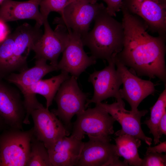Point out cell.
I'll return each instance as SVG.
<instances>
[{
	"label": "cell",
	"instance_id": "6da1fadb",
	"mask_svg": "<svg viewBox=\"0 0 166 166\" xmlns=\"http://www.w3.org/2000/svg\"><path fill=\"white\" fill-rule=\"evenodd\" d=\"M124 40L123 48L116 58L138 75L157 77L166 84L165 37H155L138 16L121 8Z\"/></svg>",
	"mask_w": 166,
	"mask_h": 166
},
{
	"label": "cell",
	"instance_id": "7a4b0ae2",
	"mask_svg": "<svg viewBox=\"0 0 166 166\" xmlns=\"http://www.w3.org/2000/svg\"><path fill=\"white\" fill-rule=\"evenodd\" d=\"M92 30L81 37L84 46L96 59L113 60L121 51L124 32L122 24L107 13L106 8L95 18Z\"/></svg>",
	"mask_w": 166,
	"mask_h": 166
},
{
	"label": "cell",
	"instance_id": "3957f363",
	"mask_svg": "<svg viewBox=\"0 0 166 166\" xmlns=\"http://www.w3.org/2000/svg\"><path fill=\"white\" fill-rule=\"evenodd\" d=\"M71 136L81 140L87 135L89 139L109 141L110 135L114 133L115 120L103 108L97 104L77 114Z\"/></svg>",
	"mask_w": 166,
	"mask_h": 166
},
{
	"label": "cell",
	"instance_id": "277c9868",
	"mask_svg": "<svg viewBox=\"0 0 166 166\" xmlns=\"http://www.w3.org/2000/svg\"><path fill=\"white\" fill-rule=\"evenodd\" d=\"M33 128L24 131L8 127L0 134V166H26L33 136Z\"/></svg>",
	"mask_w": 166,
	"mask_h": 166
},
{
	"label": "cell",
	"instance_id": "5b68a950",
	"mask_svg": "<svg viewBox=\"0 0 166 166\" xmlns=\"http://www.w3.org/2000/svg\"><path fill=\"white\" fill-rule=\"evenodd\" d=\"M77 78L72 76L62 83L54 98L57 108L51 111L64 122L69 130L72 117L85 110L88 96L80 89Z\"/></svg>",
	"mask_w": 166,
	"mask_h": 166
},
{
	"label": "cell",
	"instance_id": "8992f818",
	"mask_svg": "<svg viewBox=\"0 0 166 166\" xmlns=\"http://www.w3.org/2000/svg\"><path fill=\"white\" fill-rule=\"evenodd\" d=\"M106 7L97 2L77 1L72 3L63 10L60 17L54 20L53 24L65 25L81 37L89 29L92 22Z\"/></svg>",
	"mask_w": 166,
	"mask_h": 166
},
{
	"label": "cell",
	"instance_id": "52a82bcc",
	"mask_svg": "<svg viewBox=\"0 0 166 166\" xmlns=\"http://www.w3.org/2000/svg\"><path fill=\"white\" fill-rule=\"evenodd\" d=\"M121 8L140 18L152 32L166 37V0H123Z\"/></svg>",
	"mask_w": 166,
	"mask_h": 166
},
{
	"label": "cell",
	"instance_id": "ba28073f",
	"mask_svg": "<svg viewBox=\"0 0 166 166\" xmlns=\"http://www.w3.org/2000/svg\"><path fill=\"white\" fill-rule=\"evenodd\" d=\"M13 34L14 46L7 69L8 75L28 68V57L34 44L43 34L41 27L35 24L33 26L27 23L18 27Z\"/></svg>",
	"mask_w": 166,
	"mask_h": 166
},
{
	"label": "cell",
	"instance_id": "9c48e42d",
	"mask_svg": "<svg viewBox=\"0 0 166 166\" xmlns=\"http://www.w3.org/2000/svg\"><path fill=\"white\" fill-rule=\"evenodd\" d=\"M43 25L44 33L33 48L35 53L34 58L49 61V64L57 67L58 57L69 41V32L66 26L61 24H58L53 30L47 19L44 20Z\"/></svg>",
	"mask_w": 166,
	"mask_h": 166
},
{
	"label": "cell",
	"instance_id": "30bf717a",
	"mask_svg": "<svg viewBox=\"0 0 166 166\" xmlns=\"http://www.w3.org/2000/svg\"><path fill=\"white\" fill-rule=\"evenodd\" d=\"M30 116L34 123V135L43 143L47 149L70 134L69 131L57 117L42 105L34 110Z\"/></svg>",
	"mask_w": 166,
	"mask_h": 166
},
{
	"label": "cell",
	"instance_id": "8fae6325",
	"mask_svg": "<svg viewBox=\"0 0 166 166\" xmlns=\"http://www.w3.org/2000/svg\"><path fill=\"white\" fill-rule=\"evenodd\" d=\"M89 139L84 143L76 166H128L119 159L116 145L108 141Z\"/></svg>",
	"mask_w": 166,
	"mask_h": 166
},
{
	"label": "cell",
	"instance_id": "7c38bea8",
	"mask_svg": "<svg viewBox=\"0 0 166 166\" xmlns=\"http://www.w3.org/2000/svg\"><path fill=\"white\" fill-rule=\"evenodd\" d=\"M114 58L103 69L95 71L89 75L88 80L93 85L94 94L91 99L87 100L86 108L91 103L98 104L111 97L115 98L117 101L123 100L119 92L122 83L115 69Z\"/></svg>",
	"mask_w": 166,
	"mask_h": 166
},
{
	"label": "cell",
	"instance_id": "4fadbf2b",
	"mask_svg": "<svg viewBox=\"0 0 166 166\" xmlns=\"http://www.w3.org/2000/svg\"><path fill=\"white\" fill-rule=\"evenodd\" d=\"M114 61L117 70L123 85V88L119 90L121 97L128 102L131 107V110L136 112L141 102L148 96L154 93L156 91L155 85L150 81L142 79L134 75L116 56Z\"/></svg>",
	"mask_w": 166,
	"mask_h": 166
},
{
	"label": "cell",
	"instance_id": "5bb4252c",
	"mask_svg": "<svg viewBox=\"0 0 166 166\" xmlns=\"http://www.w3.org/2000/svg\"><path fill=\"white\" fill-rule=\"evenodd\" d=\"M97 104L105 109L121 126L115 134L117 136L127 134L136 137L150 146L152 139L144 134L141 126V119L148 112L147 110L133 112L127 110L123 101L112 104L99 103Z\"/></svg>",
	"mask_w": 166,
	"mask_h": 166
},
{
	"label": "cell",
	"instance_id": "9a60e30c",
	"mask_svg": "<svg viewBox=\"0 0 166 166\" xmlns=\"http://www.w3.org/2000/svg\"><path fill=\"white\" fill-rule=\"evenodd\" d=\"M69 34L68 43L58 63V70L66 72L77 77L89 66L96 64V60L85 52L81 37L67 29Z\"/></svg>",
	"mask_w": 166,
	"mask_h": 166
},
{
	"label": "cell",
	"instance_id": "2e32d148",
	"mask_svg": "<svg viewBox=\"0 0 166 166\" xmlns=\"http://www.w3.org/2000/svg\"><path fill=\"white\" fill-rule=\"evenodd\" d=\"M69 74L66 72L61 71L57 75L47 79H42L21 91L23 97L26 112L25 121H29L31 112L42 105L38 100L36 95L39 94L45 98L46 100V108L49 109L61 84L70 77Z\"/></svg>",
	"mask_w": 166,
	"mask_h": 166
},
{
	"label": "cell",
	"instance_id": "e0dca14e",
	"mask_svg": "<svg viewBox=\"0 0 166 166\" xmlns=\"http://www.w3.org/2000/svg\"><path fill=\"white\" fill-rule=\"evenodd\" d=\"M26 113L19 91L0 82V115L6 124L9 127L23 130Z\"/></svg>",
	"mask_w": 166,
	"mask_h": 166
},
{
	"label": "cell",
	"instance_id": "ac0fdd59",
	"mask_svg": "<svg viewBox=\"0 0 166 166\" xmlns=\"http://www.w3.org/2000/svg\"><path fill=\"white\" fill-rule=\"evenodd\" d=\"M41 1L4 0L0 5V19L6 22L22 19H32L36 21V25L41 27L44 22L39 10Z\"/></svg>",
	"mask_w": 166,
	"mask_h": 166
},
{
	"label": "cell",
	"instance_id": "d6986e66",
	"mask_svg": "<svg viewBox=\"0 0 166 166\" xmlns=\"http://www.w3.org/2000/svg\"><path fill=\"white\" fill-rule=\"evenodd\" d=\"M84 142L65 136L47 149L52 166H76Z\"/></svg>",
	"mask_w": 166,
	"mask_h": 166
},
{
	"label": "cell",
	"instance_id": "ffe728a7",
	"mask_svg": "<svg viewBox=\"0 0 166 166\" xmlns=\"http://www.w3.org/2000/svg\"><path fill=\"white\" fill-rule=\"evenodd\" d=\"M44 59H36L35 65L18 73L9 75L7 80L16 86L21 91L37 82L48 73L58 70L57 67L48 64Z\"/></svg>",
	"mask_w": 166,
	"mask_h": 166
},
{
	"label": "cell",
	"instance_id": "44dd1931",
	"mask_svg": "<svg viewBox=\"0 0 166 166\" xmlns=\"http://www.w3.org/2000/svg\"><path fill=\"white\" fill-rule=\"evenodd\" d=\"M120 156L128 166H141L142 159L139 156L138 149L141 145V140L127 134L119 135L115 139Z\"/></svg>",
	"mask_w": 166,
	"mask_h": 166
},
{
	"label": "cell",
	"instance_id": "7402d4cb",
	"mask_svg": "<svg viewBox=\"0 0 166 166\" xmlns=\"http://www.w3.org/2000/svg\"><path fill=\"white\" fill-rule=\"evenodd\" d=\"M166 88L160 94L157 101L150 109V118L144 121V124H146L149 129L150 133L154 137V142L156 144L160 142L161 137L158 132L159 122L164 113L166 112Z\"/></svg>",
	"mask_w": 166,
	"mask_h": 166
},
{
	"label": "cell",
	"instance_id": "603a6c76",
	"mask_svg": "<svg viewBox=\"0 0 166 166\" xmlns=\"http://www.w3.org/2000/svg\"><path fill=\"white\" fill-rule=\"evenodd\" d=\"M26 166H52L47 149L33 135L31 149Z\"/></svg>",
	"mask_w": 166,
	"mask_h": 166
},
{
	"label": "cell",
	"instance_id": "cb8c5ba5",
	"mask_svg": "<svg viewBox=\"0 0 166 166\" xmlns=\"http://www.w3.org/2000/svg\"><path fill=\"white\" fill-rule=\"evenodd\" d=\"M79 1L91 2H97L96 0H42L39 10L44 21L48 18L50 12H56L61 14L67 6L74 2Z\"/></svg>",
	"mask_w": 166,
	"mask_h": 166
},
{
	"label": "cell",
	"instance_id": "d4e9b609",
	"mask_svg": "<svg viewBox=\"0 0 166 166\" xmlns=\"http://www.w3.org/2000/svg\"><path fill=\"white\" fill-rule=\"evenodd\" d=\"M14 46L13 34L0 43V74H7V69L12 58Z\"/></svg>",
	"mask_w": 166,
	"mask_h": 166
},
{
	"label": "cell",
	"instance_id": "484cf974",
	"mask_svg": "<svg viewBox=\"0 0 166 166\" xmlns=\"http://www.w3.org/2000/svg\"><path fill=\"white\" fill-rule=\"evenodd\" d=\"M166 155L156 152H146L141 166H165Z\"/></svg>",
	"mask_w": 166,
	"mask_h": 166
},
{
	"label": "cell",
	"instance_id": "4316f807",
	"mask_svg": "<svg viewBox=\"0 0 166 166\" xmlns=\"http://www.w3.org/2000/svg\"><path fill=\"white\" fill-rule=\"evenodd\" d=\"M101 0L105 2L107 13L111 16H115L116 13L121 10L123 0H96L97 1Z\"/></svg>",
	"mask_w": 166,
	"mask_h": 166
},
{
	"label": "cell",
	"instance_id": "83f0119b",
	"mask_svg": "<svg viewBox=\"0 0 166 166\" xmlns=\"http://www.w3.org/2000/svg\"><path fill=\"white\" fill-rule=\"evenodd\" d=\"M6 23L0 19V43L5 40L10 34Z\"/></svg>",
	"mask_w": 166,
	"mask_h": 166
},
{
	"label": "cell",
	"instance_id": "f1b7e54d",
	"mask_svg": "<svg viewBox=\"0 0 166 166\" xmlns=\"http://www.w3.org/2000/svg\"><path fill=\"white\" fill-rule=\"evenodd\" d=\"M166 152V142L164 141L161 142L160 144L153 147L149 146L147 148L146 152H156L161 153Z\"/></svg>",
	"mask_w": 166,
	"mask_h": 166
},
{
	"label": "cell",
	"instance_id": "f546056e",
	"mask_svg": "<svg viewBox=\"0 0 166 166\" xmlns=\"http://www.w3.org/2000/svg\"><path fill=\"white\" fill-rule=\"evenodd\" d=\"M158 132L161 137L162 135H166V112L164 114L159 122Z\"/></svg>",
	"mask_w": 166,
	"mask_h": 166
},
{
	"label": "cell",
	"instance_id": "4dcf8cb0",
	"mask_svg": "<svg viewBox=\"0 0 166 166\" xmlns=\"http://www.w3.org/2000/svg\"><path fill=\"white\" fill-rule=\"evenodd\" d=\"M8 127H9L6 124L3 119L0 115V132L2 131Z\"/></svg>",
	"mask_w": 166,
	"mask_h": 166
},
{
	"label": "cell",
	"instance_id": "1f68e13d",
	"mask_svg": "<svg viewBox=\"0 0 166 166\" xmlns=\"http://www.w3.org/2000/svg\"><path fill=\"white\" fill-rule=\"evenodd\" d=\"M4 0H0V5Z\"/></svg>",
	"mask_w": 166,
	"mask_h": 166
}]
</instances>
